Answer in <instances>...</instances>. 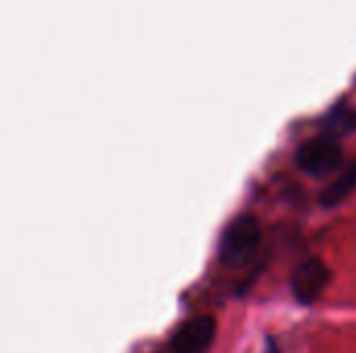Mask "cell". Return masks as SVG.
I'll use <instances>...</instances> for the list:
<instances>
[{
	"label": "cell",
	"instance_id": "2",
	"mask_svg": "<svg viewBox=\"0 0 356 353\" xmlns=\"http://www.w3.org/2000/svg\"><path fill=\"white\" fill-rule=\"evenodd\" d=\"M296 166L311 177H327L342 166V146L334 135H319L296 150Z\"/></svg>",
	"mask_w": 356,
	"mask_h": 353
},
{
	"label": "cell",
	"instance_id": "4",
	"mask_svg": "<svg viewBox=\"0 0 356 353\" xmlns=\"http://www.w3.org/2000/svg\"><path fill=\"white\" fill-rule=\"evenodd\" d=\"M217 335L213 316H194L186 320L171 337V353H207Z\"/></svg>",
	"mask_w": 356,
	"mask_h": 353
},
{
	"label": "cell",
	"instance_id": "5",
	"mask_svg": "<svg viewBox=\"0 0 356 353\" xmlns=\"http://www.w3.org/2000/svg\"><path fill=\"white\" fill-rule=\"evenodd\" d=\"M356 189V164L338 171L336 179L325 187L321 193V206L323 208H336L340 206Z\"/></svg>",
	"mask_w": 356,
	"mask_h": 353
},
{
	"label": "cell",
	"instance_id": "6",
	"mask_svg": "<svg viewBox=\"0 0 356 353\" xmlns=\"http://www.w3.org/2000/svg\"><path fill=\"white\" fill-rule=\"evenodd\" d=\"M267 353H280V352H277V347H271V350H267Z\"/></svg>",
	"mask_w": 356,
	"mask_h": 353
},
{
	"label": "cell",
	"instance_id": "3",
	"mask_svg": "<svg viewBox=\"0 0 356 353\" xmlns=\"http://www.w3.org/2000/svg\"><path fill=\"white\" fill-rule=\"evenodd\" d=\"M332 283V268L317 256L302 260L292 273V295L300 306H313Z\"/></svg>",
	"mask_w": 356,
	"mask_h": 353
},
{
	"label": "cell",
	"instance_id": "1",
	"mask_svg": "<svg viewBox=\"0 0 356 353\" xmlns=\"http://www.w3.org/2000/svg\"><path fill=\"white\" fill-rule=\"evenodd\" d=\"M261 243V225L254 216L234 218L219 241V258L227 266H240L250 260Z\"/></svg>",
	"mask_w": 356,
	"mask_h": 353
}]
</instances>
